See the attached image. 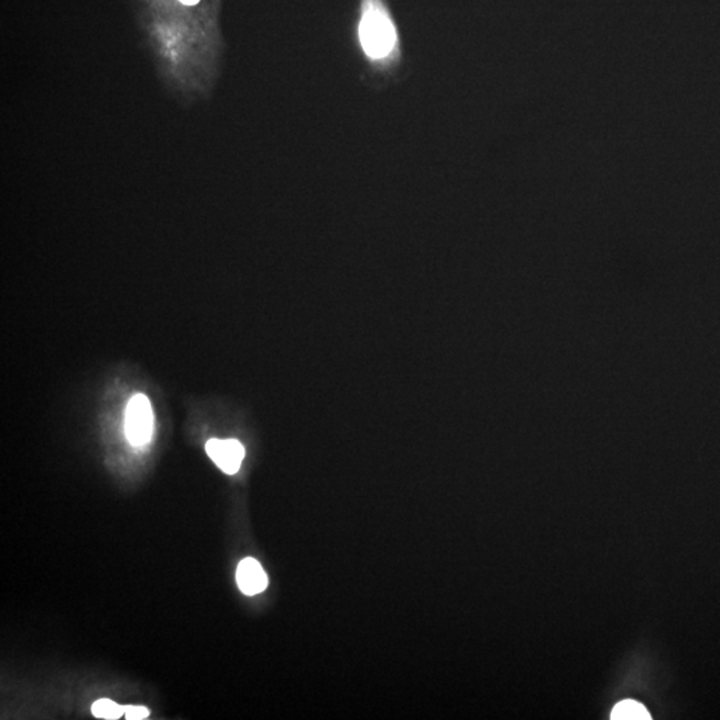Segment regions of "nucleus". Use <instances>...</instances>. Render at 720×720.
<instances>
[{"label": "nucleus", "mask_w": 720, "mask_h": 720, "mask_svg": "<svg viewBox=\"0 0 720 720\" xmlns=\"http://www.w3.org/2000/svg\"><path fill=\"white\" fill-rule=\"evenodd\" d=\"M355 41L361 58L374 71H389L400 63L402 39L386 0H360Z\"/></svg>", "instance_id": "f257e3e1"}, {"label": "nucleus", "mask_w": 720, "mask_h": 720, "mask_svg": "<svg viewBox=\"0 0 720 720\" xmlns=\"http://www.w3.org/2000/svg\"><path fill=\"white\" fill-rule=\"evenodd\" d=\"M125 430L131 444L140 447L150 442L154 431V414L150 400L145 395H134L128 402Z\"/></svg>", "instance_id": "f03ea898"}, {"label": "nucleus", "mask_w": 720, "mask_h": 720, "mask_svg": "<svg viewBox=\"0 0 720 720\" xmlns=\"http://www.w3.org/2000/svg\"><path fill=\"white\" fill-rule=\"evenodd\" d=\"M207 454L223 472L237 473L245 458V448L235 439H211L206 444Z\"/></svg>", "instance_id": "7ed1b4c3"}, {"label": "nucleus", "mask_w": 720, "mask_h": 720, "mask_svg": "<svg viewBox=\"0 0 720 720\" xmlns=\"http://www.w3.org/2000/svg\"><path fill=\"white\" fill-rule=\"evenodd\" d=\"M237 582L245 595L254 596L267 588L268 578L257 560L246 557L238 566Z\"/></svg>", "instance_id": "20e7f679"}, {"label": "nucleus", "mask_w": 720, "mask_h": 720, "mask_svg": "<svg viewBox=\"0 0 720 720\" xmlns=\"http://www.w3.org/2000/svg\"><path fill=\"white\" fill-rule=\"evenodd\" d=\"M611 719L612 720H650V715L647 708L641 703L635 702V700H623L618 703L613 707L611 713Z\"/></svg>", "instance_id": "39448f33"}, {"label": "nucleus", "mask_w": 720, "mask_h": 720, "mask_svg": "<svg viewBox=\"0 0 720 720\" xmlns=\"http://www.w3.org/2000/svg\"><path fill=\"white\" fill-rule=\"evenodd\" d=\"M92 714L97 718L115 720L125 715V707L110 699H100L92 705Z\"/></svg>", "instance_id": "423d86ee"}, {"label": "nucleus", "mask_w": 720, "mask_h": 720, "mask_svg": "<svg viewBox=\"0 0 720 720\" xmlns=\"http://www.w3.org/2000/svg\"><path fill=\"white\" fill-rule=\"evenodd\" d=\"M148 710L142 706H127L125 707V716L128 720H142L148 718Z\"/></svg>", "instance_id": "0eeeda50"}, {"label": "nucleus", "mask_w": 720, "mask_h": 720, "mask_svg": "<svg viewBox=\"0 0 720 720\" xmlns=\"http://www.w3.org/2000/svg\"><path fill=\"white\" fill-rule=\"evenodd\" d=\"M181 2L184 3V5H194L199 0H181Z\"/></svg>", "instance_id": "6e6552de"}]
</instances>
